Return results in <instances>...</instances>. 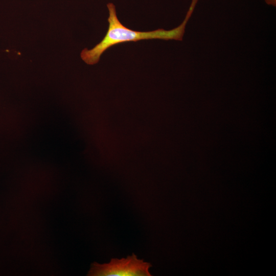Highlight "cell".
I'll return each mask as SVG.
<instances>
[{"label": "cell", "instance_id": "1", "mask_svg": "<svg viewBox=\"0 0 276 276\" xmlns=\"http://www.w3.org/2000/svg\"><path fill=\"white\" fill-rule=\"evenodd\" d=\"M196 4V1H192L183 21L176 28L170 30L158 29L151 31L142 32L131 30L123 25L117 17L115 5L112 3H108L107 4L109 13L107 32L102 40L93 49H84L81 52V58L87 64L94 65L98 62L101 56L106 50L116 44L149 39L181 41L186 25Z\"/></svg>", "mask_w": 276, "mask_h": 276}, {"label": "cell", "instance_id": "3", "mask_svg": "<svg viewBox=\"0 0 276 276\" xmlns=\"http://www.w3.org/2000/svg\"><path fill=\"white\" fill-rule=\"evenodd\" d=\"M266 4L268 5L272 6L273 7L276 6V0H264Z\"/></svg>", "mask_w": 276, "mask_h": 276}, {"label": "cell", "instance_id": "2", "mask_svg": "<svg viewBox=\"0 0 276 276\" xmlns=\"http://www.w3.org/2000/svg\"><path fill=\"white\" fill-rule=\"evenodd\" d=\"M150 263L137 259L133 254L126 258H112L108 263L91 264L89 276H151Z\"/></svg>", "mask_w": 276, "mask_h": 276}]
</instances>
